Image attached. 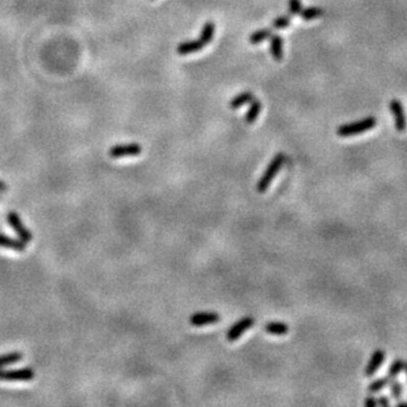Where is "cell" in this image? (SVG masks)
I'll return each mask as SVG.
<instances>
[{"label": "cell", "mask_w": 407, "mask_h": 407, "mask_svg": "<svg viewBox=\"0 0 407 407\" xmlns=\"http://www.w3.org/2000/svg\"><path fill=\"white\" fill-rule=\"evenodd\" d=\"M283 162H285V154L283 153H278L272 161H270L267 170H265L262 176H261L260 181L257 182V191H258V193L262 194V193H265V191L269 188L270 183H272L273 179L276 178L277 173L279 172V169L282 167Z\"/></svg>", "instance_id": "6da1fadb"}, {"label": "cell", "mask_w": 407, "mask_h": 407, "mask_svg": "<svg viewBox=\"0 0 407 407\" xmlns=\"http://www.w3.org/2000/svg\"><path fill=\"white\" fill-rule=\"evenodd\" d=\"M377 124L376 117L369 116L365 119H361L358 122L349 123V124H344V126L339 127L338 128V136L340 137H351V136L361 135L364 132L370 131L372 128H374Z\"/></svg>", "instance_id": "7a4b0ae2"}, {"label": "cell", "mask_w": 407, "mask_h": 407, "mask_svg": "<svg viewBox=\"0 0 407 407\" xmlns=\"http://www.w3.org/2000/svg\"><path fill=\"white\" fill-rule=\"evenodd\" d=\"M253 326H254V319L251 317L243 318V319L237 320V322H236L235 324L227 331V340H229V342H235V340H237V339L240 338L247 329H249Z\"/></svg>", "instance_id": "3957f363"}, {"label": "cell", "mask_w": 407, "mask_h": 407, "mask_svg": "<svg viewBox=\"0 0 407 407\" xmlns=\"http://www.w3.org/2000/svg\"><path fill=\"white\" fill-rule=\"evenodd\" d=\"M35 377V372L32 369L19 370H2L0 369V379L3 381H31Z\"/></svg>", "instance_id": "277c9868"}, {"label": "cell", "mask_w": 407, "mask_h": 407, "mask_svg": "<svg viewBox=\"0 0 407 407\" xmlns=\"http://www.w3.org/2000/svg\"><path fill=\"white\" fill-rule=\"evenodd\" d=\"M390 111H392V115L394 117V123H395V129L398 132H403L406 129V115H404V110L402 107V103L398 99H393L390 102Z\"/></svg>", "instance_id": "5b68a950"}, {"label": "cell", "mask_w": 407, "mask_h": 407, "mask_svg": "<svg viewBox=\"0 0 407 407\" xmlns=\"http://www.w3.org/2000/svg\"><path fill=\"white\" fill-rule=\"evenodd\" d=\"M7 219H8V223L11 224V227L13 228V231H15L17 235H19L20 240H22L24 243L31 242L32 233L26 228V227H24V224L21 223L20 217L17 215V213L10 212L8 213V217H7Z\"/></svg>", "instance_id": "8992f818"}, {"label": "cell", "mask_w": 407, "mask_h": 407, "mask_svg": "<svg viewBox=\"0 0 407 407\" xmlns=\"http://www.w3.org/2000/svg\"><path fill=\"white\" fill-rule=\"evenodd\" d=\"M141 153V147L138 144H127L116 145L110 149V156L113 158H122V157L138 156Z\"/></svg>", "instance_id": "52a82bcc"}, {"label": "cell", "mask_w": 407, "mask_h": 407, "mask_svg": "<svg viewBox=\"0 0 407 407\" xmlns=\"http://www.w3.org/2000/svg\"><path fill=\"white\" fill-rule=\"evenodd\" d=\"M220 320V315L217 313H197L190 317V324L194 327L213 324Z\"/></svg>", "instance_id": "ba28073f"}, {"label": "cell", "mask_w": 407, "mask_h": 407, "mask_svg": "<svg viewBox=\"0 0 407 407\" xmlns=\"http://www.w3.org/2000/svg\"><path fill=\"white\" fill-rule=\"evenodd\" d=\"M384 358H385V352L382 351V349H377V351L373 352L369 364H368L367 369H365V376L370 377L374 373H377V370L381 368L382 363H384Z\"/></svg>", "instance_id": "9c48e42d"}, {"label": "cell", "mask_w": 407, "mask_h": 407, "mask_svg": "<svg viewBox=\"0 0 407 407\" xmlns=\"http://www.w3.org/2000/svg\"><path fill=\"white\" fill-rule=\"evenodd\" d=\"M204 42L199 38V40H194V41H185L182 44L178 45L177 47V52L181 56H187V54H193L197 53V52H201L202 49L204 47Z\"/></svg>", "instance_id": "30bf717a"}, {"label": "cell", "mask_w": 407, "mask_h": 407, "mask_svg": "<svg viewBox=\"0 0 407 407\" xmlns=\"http://www.w3.org/2000/svg\"><path fill=\"white\" fill-rule=\"evenodd\" d=\"M270 53H272L273 58L279 62L283 58V40L279 35H274L273 33L270 36Z\"/></svg>", "instance_id": "8fae6325"}, {"label": "cell", "mask_w": 407, "mask_h": 407, "mask_svg": "<svg viewBox=\"0 0 407 407\" xmlns=\"http://www.w3.org/2000/svg\"><path fill=\"white\" fill-rule=\"evenodd\" d=\"M0 247L22 252L26 249V243L22 242V240H19V238H12L10 236L0 233Z\"/></svg>", "instance_id": "7c38bea8"}, {"label": "cell", "mask_w": 407, "mask_h": 407, "mask_svg": "<svg viewBox=\"0 0 407 407\" xmlns=\"http://www.w3.org/2000/svg\"><path fill=\"white\" fill-rule=\"evenodd\" d=\"M253 99H254V95L252 94V92H249V91H245V92H242V94H238L237 97L233 98V99L231 101V103H229V106H231L232 110H237V108H240V107L245 106V104H248V103H251Z\"/></svg>", "instance_id": "4fadbf2b"}, {"label": "cell", "mask_w": 407, "mask_h": 407, "mask_svg": "<svg viewBox=\"0 0 407 407\" xmlns=\"http://www.w3.org/2000/svg\"><path fill=\"white\" fill-rule=\"evenodd\" d=\"M249 104L251 106H249V110H248L247 115H245V122L248 124H253L254 120L258 117L261 110H262V104H261L260 101H257V99H253Z\"/></svg>", "instance_id": "5bb4252c"}, {"label": "cell", "mask_w": 407, "mask_h": 407, "mask_svg": "<svg viewBox=\"0 0 407 407\" xmlns=\"http://www.w3.org/2000/svg\"><path fill=\"white\" fill-rule=\"evenodd\" d=\"M265 331L270 335H285L289 331V326L282 322H268L265 324Z\"/></svg>", "instance_id": "9a60e30c"}, {"label": "cell", "mask_w": 407, "mask_h": 407, "mask_svg": "<svg viewBox=\"0 0 407 407\" xmlns=\"http://www.w3.org/2000/svg\"><path fill=\"white\" fill-rule=\"evenodd\" d=\"M324 13V11L320 8V7H308V8H302L301 11V17L303 20H306V21H311V20H315L318 19V17H320V16Z\"/></svg>", "instance_id": "2e32d148"}, {"label": "cell", "mask_w": 407, "mask_h": 407, "mask_svg": "<svg viewBox=\"0 0 407 407\" xmlns=\"http://www.w3.org/2000/svg\"><path fill=\"white\" fill-rule=\"evenodd\" d=\"M273 35L272 29H260V31H256L253 33V35H251V37H249V42L253 45H257V44H261V42H264L265 40H268V38H270V36Z\"/></svg>", "instance_id": "e0dca14e"}, {"label": "cell", "mask_w": 407, "mask_h": 407, "mask_svg": "<svg viewBox=\"0 0 407 407\" xmlns=\"http://www.w3.org/2000/svg\"><path fill=\"white\" fill-rule=\"evenodd\" d=\"M393 381H394V378H392L390 376L384 377V378L376 379V381H373L372 384L369 385V392L370 393L379 392V390H382V389L386 388L388 385H390V384H392Z\"/></svg>", "instance_id": "ac0fdd59"}, {"label": "cell", "mask_w": 407, "mask_h": 407, "mask_svg": "<svg viewBox=\"0 0 407 407\" xmlns=\"http://www.w3.org/2000/svg\"><path fill=\"white\" fill-rule=\"evenodd\" d=\"M213 33H215V26H213V22H206L203 29H202L201 40L203 41L206 45L210 44L213 38Z\"/></svg>", "instance_id": "d6986e66"}, {"label": "cell", "mask_w": 407, "mask_h": 407, "mask_svg": "<svg viewBox=\"0 0 407 407\" xmlns=\"http://www.w3.org/2000/svg\"><path fill=\"white\" fill-rule=\"evenodd\" d=\"M22 360V354L20 352H13V353H8V354H3L0 356V369L6 365H11L13 363H17V361Z\"/></svg>", "instance_id": "ffe728a7"}, {"label": "cell", "mask_w": 407, "mask_h": 407, "mask_svg": "<svg viewBox=\"0 0 407 407\" xmlns=\"http://www.w3.org/2000/svg\"><path fill=\"white\" fill-rule=\"evenodd\" d=\"M290 26V16L285 15V16H278L277 19H274L273 21V28L276 29H285Z\"/></svg>", "instance_id": "44dd1931"}, {"label": "cell", "mask_w": 407, "mask_h": 407, "mask_svg": "<svg viewBox=\"0 0 407 407\" xmlns=\"http://www.w3.org/2000/svg\"><path fill=\"white\" fill-rule=\"evenodd\" d=\"M404 368V361L403 360H395L394 363L392 364V367H390V369H389V376L392 377V378H395V377L399 374V373L403 370Z\"/></svg>", "instance_id": "7402d4cb"}, {"label": "cell", "mask_w": 407, "mask_h": 407, "mask_svg": "<svg viewBox=\"0 0 407 407\" xmlns=\"http://www.w3.org/2000/svg\"><path fill=\"white\" fill-rule=\"evenodd\" d=\"M390 390H392V395L394 399H399L402 395V390H403V388H402V384L399 381H393L392 384H390Z\"/></svg>", "instance_id": "603a6c76"}, {"label": "cell", "mask_w": 407, "mask_h": 407, "mask_svg": "<svg viewBox=\"0 0 407 407\" xmlns=\"http://www.w3.org/2000/svg\"><path fill=\"white\" fill-rule=\"evenodd\" d=\"M302 11L301 0H289V15H298Z\"/></svg>", "instance_id": "cb8c5ba5"}, {"label": "cell", "mask_w": 407, "mask_h": 407, "mask_svg": "<svg viewBox=\"0 0 407 407\" xmlns=\"http://www.w3.org/2000/svg\"><path fill=\"white\" fill-rule=\"evenodd\" d=\"M377 403H378L379 406H384V407L390 406V401H389V398L386 397V395H382V397H379L378 399H377Z\"/></svg>", "instance_id": "d4e9b609"}, {"label": "cell", "mask_w": 407, "mask_h": 407, "mask_svg": "<svg viewBox=\"0 0 407 407\" xmlns=\"http://www.w3.org/2000/svg\"><path fill=\"white\" fill-rule=\"evenodd\" d=\"M377 399L376 398H373V397H368L367 399H365V401H364V406H367V407H374V406H377Z\"/></svg>", "instance_id": "484cf974"}, {"label": "cell", "mask_w": 407, "mask_h": 407, "mask_svg": "<svg viewBox=\"0 0 407 407\" xmlns=\"http://www.w3.org/2000/svg\"><path fill=\"white\" fill-rule=\"evenodd\" d=\"M398 407H407V402H401V403H398Z\"/></svg>", "instance_id": "4316f807"}, {"label": "cell", "mask_w": 407, "mask_h": 407, "mask_svg": "<svg viewBox=\"0 0 407 407\" xmlns=\"http://www.w3.org/2000/svg\"><path fill=\"white\" fill-rule=\"evenodd\" d=\"M0 190H6V185H4L3 182H0Z\"/></svg>", "instance_id": "83f0119b"}, {"label": "cell", "mask_w": 407, "mask_h": 407, "mask_svg": "<svg viewBox=\"0 0 407 407\" xmlns=\"http://www.w3.org/2000/svg\"><path fill=\"white\" fill-rule=\"evenodd\" d=\"M403 369L406 370V378H407V364H406V363H404V368H403Z\"/></svg>", "instance_id": "f1b7e54d"}]
</instances>
